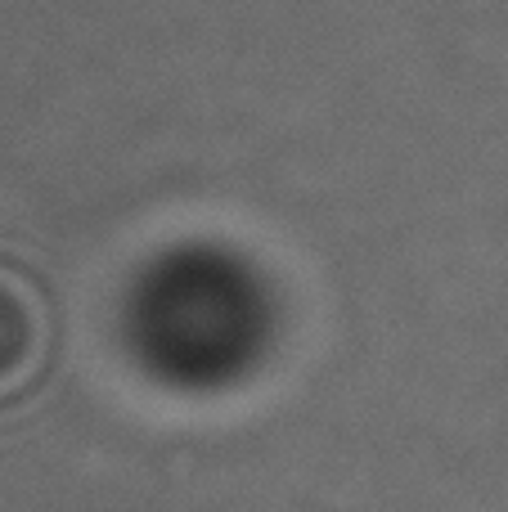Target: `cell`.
Segmentation results:
<instances>
[{
  "label": "cell",
  "mask_w": 508,
  "mask_h": 512,
  "mask_svg": "<svg viewBox=\"0 0 508 512\" xmlns=\"http://www.w3.org/2000/svg\"><path fill=\"white\" fill-rule=\"evenodd\" d=\"M135 346L176 382H221L252 360L266 310L239 261L216 252L167 256L135 292Z\"/></svg>",
  "instance_id": "cell-1"
}]
</instances>
